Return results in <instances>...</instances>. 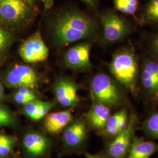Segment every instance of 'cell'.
<instances>
[{
	"mask_svg": "<svg viewBox=\"0 0 158 158\" xmlns=\"http://www.w3.org/2000/svg\"><path fill=\"white\" fill-rule=\"evenodd\" d=\"M53 40L58 45L66 46L91 36L95 25L90 18L76 10L62 12L51 27Z\"/></svg>",
	"mask_w": 158,
	"mask_h": 158,
	"instance_id": "obj_1",
	"label": "cell"
},
{
	"mask_svg": "<svg viewBox=\"0 0 158 158\" xmlns=\"http://www.w3.org/2000/svg\"><path fill=\"white\" fill-rule=\"evenodd\" d=\"M114 76L127 89L135 90L138 64L135 57L128 51H124L115 55L110 64Z\"/></svg>",
	"mask_w": 158,
	"mask_h": 158,
	"instance_id": "obj_2",
	"label": "cell"
},
{
	"mask_svg": "<svg viewBox=\"0 0 158 158\" xmlns=\"http://www.w3.org/2000/svg\"><path fill=\"white\" fill-rule=\"evenodd\" d=\"M91 93L98 102L109 107L121 104L123 95L118 86L105 74H98L91 81Z\"/></svg>",
	"mask_w": 158,
	"mask_h": 158,
	"instance_id": "obj_3",
	"label": "cell"
},
{
	"mask_svg": "<svg viewBox=\"0 0 158 158\" xmlns=\"http://www.w3.org/2000/svg\"><path fill=\"white\" fill-rule=\"evenodd\" d=\"M137 119L132 116L129 118L127 128L116 136L108 145L107 158H127L135 135Z\"/></svg>",
	"mask_w": 158,
	"mask_h": 158,
	"instance_id": "obj_4",
	"label": "cell"
},
{
	"mask_svg": "<svg viewBox=\"0 0 158 158\" xmlns=\"http://www.w3.org/2000/svg\"><path fill=\"white\" fill-rule=\"evenodd\" d=\"M19 54L24 62L29 63L43 62L49 56V49L39 32L25 40L19 49Z\"/></svg>",
	"mask_w": 158,
	"mask_h": 158,
	"instance_id": "obj_5",
	"label": "cell"
},
{
	"mask_svg": "<svg viewBox=\"0 0 158 158\" xmlns=\"http://www.w3.org/2000/svg\"><path fill=\"white\" fill-rule=\"evenodd\" d=\"M31 4L23 0H0V19L6 23H21L29 16Z\"/></svg>",
	"mask_w": 158,
	"mask_h": 158,
	"instance_id": "obj_6",
	"label": "cell"
},
{
	"mask_svg": "<svg viewBox=\"0 0 158 158\" xmlns=\"http://www.w3.org/2000/svg\"><path fill=\"white\" fill-rule=\"evenodd\" d=\"M39 82V77L36 72L30 66L17 65L8 72L6 77V83L8 87H27L31 89L36 87Z\"/></svg>",
	"mask_w": 158,
	"mask_h": 158,
	"instance_id": "obj_7",
	"label": "cell"
},
{
	"mask_svg": "<svg viewBox=\"0 0 158 158\" xmlns=\"http://www.w3.org/2000/svg\"><path fill=\"white\" fill-rule=\"evenodd\" d=\"M104 36L108 42H116L124 35L127 25L124 21L113 13H106L102 17Z\"/></svg>",
	"mask_w": 158,
	"mask_h": 158,
	"instance_id": "obj_8",
	"label": "cell"
},
{
	"mask_svg": "<svg viewBox=\"0 0 158 158\" xmlns=\"http://www.w3.org/2000/svg\"><path fill=\"white\" fill-rule=\"evenodd\" d=\"M78 87L73 81L62 79L55 86V94L57 102L65 107H73L79 102Z\"/></svg>",
	"mask_w": 158,
	"mask_h": 158,
	"instance_id": "obj_9",
	"label": "cell"
},
{
	"mask_svg": "<svg viewBox=\"0 0 158 158\" xmlns=\"http://www.w3.org/2000/svg\"><path fill=\"white\" fill-rule=\"evenodd\" d=\"M90 46L88 44H81L70 48L65 54V62L73 69H84L90 66Z\"/></svg>",
	"mask_w": 158,
	"mask_h": 158,
	"instance_id": "obj_10",
	"label": "cell"
},
{
	"mask_svg": "<svg viewBox=\"0 0 158 158\" xmlns=\"http://www.w3.org/2000/svg\"><path fill=\"white\" fill-rule=\"evenodd\" d=\"M158 152V142L134 135L127 158H150Z\"/></svg>",
	"mask_w": 158,
	"mask_h": 158,
	"instance_id": "obj_11",
	"label": "cell"
},
{
	"mask_svg": "<svg viewBox=\"0 0 158 158\" xmlns=\"http://www.w3.org/2000/svg\"><path fill=\"white\" fill-rule=\"evenodd\" d=\"M23 145L27 152L33 156H39L47 151L49 143L45 137L37 132H29L23 140Z\"/></svg>",
	"mask_w": 158,
	"mask_h": 158,
	"instance_id": "obj_12",
	"label": "cell"
},
{
	"mask_svg": "<svg viewBox=\"0 0 158 158\" xmlns=\"http://www.w3.org/2000/svg\"><path fill=\"white\" fill-rule=\"evenodd\" d=\"M72 120V113L62 111L48 114L45 121V127L49 133L56 134L60 132Z\"/></svg>",
	"mask_w": 158,
	"mask_h": 158,
	"instance_id": "obj_13",
	"label": "cell"
},
{
	"mask_svg": "<svg viewBox=\"0 0 158 158\" xmlns=\"http://www.w3.org/2000/svg\"><path fill=\"white\" fill-rule=\"evenodd\" d=\"M111 116L110 107L98 102L93 106L87 118L91 127L94 129L103 130Z\"/></svg>",
	"mask_w": 158,
	"mask_h": 158,
	"instance_id": "obj_14",
	"label": "cell"
},
{
	"mask_svg": "<svg viewBox=\"0 0 158 158\" xmlns=\"http://www.w3.org/2000/svg\"><path fill=\"white\" fill-rule=\"evenodd\" d=\"M87 136L85 124L83 121H79L70 125L63 134V140L70 147H79L81 145Z\"/></svg>",
	"mask_w": 158,
	"mask_h": 158,
	"instance_id": "obj_15",
	"label": "cell"
},
{
	"mask_svg": "<svg viewBox=\"0 0 158 158\" xmlns=\"http://www.w3.org/2000/svg\"><path fill=\"white\" fill-rule=\"evenodd\" d=\"M142 84L143 88L151 94L158 90V63L153 61L147 63L141 74Z\"/></svg>",
	"mask_w": 158,
	"mask_h": 158,
	"instance_id": "obj_16",
	"label": "cell"
},
{
	"mask_svg": "<svg viewBox=\"0 0 158 158\" xmlns=\"http://www.w3.org/2000/svg\"><path fill=\"white\" fill-rule=\"evenodd\" d=\"M141 129L147 137L158 139V113L148 117L142 124Z\"/></svg>",
	"mask_w": 158,
	"mask_h": 158,
	"instance_id": "obj_17",
	"label": "cell"
},
{
	"mask_svg": "<svg viewBox=\"0 0 158 158\" xmlns=\"http://www.w3.org/2000/svg\"><path fill=\"white\" fill-rule=\"evenodd\" d=\"M124 108L111 115L108 119L106 125L103 129L107 135L115 137L120 133L119 129V123Z\"/></svg>",
	"mask_w": 158,
	"mask_h": 158,
	"instance_id": "obj_18",
	"label": "cell"
},
{
	"mask_svg": "<svg viewBox=\"0 0 158 158\" xmlns=\"http://www.w3.org/2000/svg\"><path fill=\"white\" fill-rule=\"evenodd\" d=\"M114 2L117 10L126 14H135L138 7V0H114Z\"/></svg>",
	"mask_w": 158,
	"mask_h": 158,
	"instance_id": "obj_19",
	"label": "cell"
},
{
	"mask_svg": "<svg viewBox=\"0 0 158 158\" xmlns=\"http://www.w3.org/2000/svg\"><path fill=\"white\" fill-rule=\"evenodd\" d=\"M15 142V138L0 134V157L6 156L11 152Z\"/></svg>",
	"mask_w": 158,
	"mask_h": 158,
	"instance_id": "obj_20",
	"label": "cell"
},
{
	"mask_svg": "<svg viewBox=\"0 0 158 158\" xmlns=\"http://www.w3.org/2000/svg\"><path fill=\"white\" fill-rule=\"evenodd\" d=\"M43 103L44 102L38 100L37 99L29 102L28 103L23 105V111L28 117L34 121L36 114Z\"/></svg>",
	"mask_w": 158,
	"mask_h": 158,
	"instance_id": "obj_21",
	"label": "cell"
},
{
	"mask_svg": "<svg viewBox=\"0 0 158 158\" xmlns=\"http://www.w3.org/2000/svg\"><path fill=\"white\" fill-rule=\"evenodd\" d=\"M16 120L11 113L6 108L0 107V127L13 126Z\"/></svg>",
	"mask_w": 158,
	"mask_h": 158,
	"instance_id": "obj_22",
	"label": "cell"
},
{
	"mask_svg": "<svg viewBox=\"0 0 158 158\" xmlns=\"http://www.w3.org/2000/svg\"><path fill=\"white\" fill-rule=\"evenodd\" d=\"M145 14L148 19L158 22V0H151L147 5Z\"/></svg>",
	"mask_w": 158,
	"mask_h": 158,
	"instance_id": "obj_23",
	"label": "cell"
},
{
	"mask_svg": "<svg viewBox=\"0 0 158 158\" xmlns=\"http://www.w3.org/2000/svg\"><path fill=\"white\" fill-rule=\"evenodd\" d=\"M11 41V34L0 27V55L6 51L10 45Z\"/></svg>",
	"mask_w": 158,
	"mask_h": 158,
	"instance_id": "obj_24",
	"label": "cell"
},
{
	"mask_svg": "<svg viewBox=\"0 0 158 158\" xmlns=\"http://www.w3.org/2000/svg\"><path fill=\"white\" fill-rule=\"evenodd\" d=\"M53 106L54 104L52 102H44L43 104L42 105L39 111L36 114L34 119V121H39L40 119L43 118L53 108Z\"/></svg>",
	"mask_w": 158,
	"mask_h": 158,
	"instance_id": "obj_25",
	"label": "cell"
},
{
	"mask_svg": "<svg viewBox=\"0 0 158 158\" xmlns=\"http://www.w3.org/2000/svg\"><path fill=\"white\" fill-rule=\"evenodd\" d=\"M14 100L18 104H23V105H25V104L28 103L29 102L34 101L31 98L21 93L20 92H19L18 91L15 93V94L14 96Z\"/></svg>",
	"mask_w": 158,
	"mask_h": 158,
	"instance_id": "obj_26",
	"label": "cell"
},
{
	"mask_svg": "<svg viewBox=\"0 0 158 158\" xmlns=\"http://www.w3.org/2000/svg\"><path fill=\"white\" fill-rule=\"evenodd\" d=\"M18 91L20 92L21 93H22L23 94L28 97L29 98H31L33 100H36V96L34 94V92L32 91V90L31 89H29V88L21 87V88L18 89Z\"/></svg>",
	"mask_w": 158,
	"mask_h": 158,
	"instance_id": "obj_27",
	"label": "cell"
},
{
	"mask_svg": "<svg viewBox=\"0 0 158 158\" xmlns=\"http://www.w3.org/2000/svg\"><path fill=\"white\" fill-rule=\"evenodd\" d=\"M85 156L86 158H107L102 156L100 155H91L89 153H85Z\"/></svg>",
	"mask_w": 158,
	"mask_h": 158,
	"instance_id": "obj_28",
	"label": "cell"
},
{
	"mask_svg": "<svg viewBox=\"0 0 158 158\" xmlns=\"http://www.w3.org/2000/svg\"><path fill=\"white\" fill-rule=\"evenodd\" d=\"M4 88H3V86L1 84V81H0V100L2 99L3 98V96H4Z\"/></svg>",
	"mask_w": 158,
	"mask_h": 158,
	"instance_id": "obj_29",
	"label": "cell"
},
{
	"mask_svg": "<svg viewBox=\"0 0 158 158\" xmlns=\"http://www.w3.org/2000/svg\"><path fill=\"white\" fill-rule=\"evenodd\" d=\"M153 47H154L155 50L157 52V53L158 54V37L154 41Z\"/></svg>",
	"mask_w": 158,
	"mask_h": 158,
	"instance_id": "obj_30",
	"label": "cell"
},
{
	"mask_svg": "<svg viewBox=\"0 0 158 158\" xmlns=\"http://www.w3.org/2000/svg\"><path fill=\"white\" fill-rule=\"evenodd\" d=\"M83 1L91 6H94V0H83Z\"/></svg>",
	"mask_w": 158,
	"mask_h": 158,
	"instance_id": "obj_31",
	"label": "cell"
},
{
	"mask_svg": "<svg viewBox=\"0 0 158 158\" xmlns=\"http://www.w3.org/2000/svg\"><path fill=\"white\" fill-rule=\"evenodd\" d=\"M23 1H26V2H28L29 4H32L34 2V1H35L36 0H23Z\"/></svg>",
	"mask_w": 158,
	"mask_h": 158,
	"instance_id": "obj_32",
	"label": "cell"
},
{
	"mask_svg": "<svg viewBox=\"0 0 158 158\" xmlns=\"http://www.w3.org/2000/svg\"><path fill=\"white\" fill-rule=\"evenodd\" d=\"M155 96L156 97V98L158 99V90L156 91V92H155Z\"/></svg>",
	"mask_w": 158,
	"mask_h": 158,
	"instance_id": "obj_33",
	"label": "cell"
},
{
	"mask_svg": "<svg viewBox=\"0 0 158 158\" xmlns=\"http://www.w3.org/2000/svg\"><path fill=\"white\" fill-rule=\"evenodd\" d=\"M0 158H1V157H0Z\"/></svg>",
	"mask_w": 158,
	"mask_h": 158,
	"instance_id": "obj_34",
	"label": "cell"
}]
</instances>
